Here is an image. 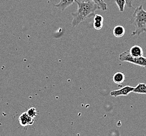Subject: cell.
Instances as JSON below:
<instances>
[{
  "label": "cell",
  "mask_w": 146,
  "mask_h": 136,
  "mask_svg": "<svg viewBox=\"0 0 146 136\" xmlns=\"http://www.w3.org/2000/svg\"><path fill=\"white\" fill-rule=\"evenodd\" d=\"M78 5L77 10L75 13H72L73 17L72 24L73 27L78 26L87 18L94 16L95 12L100 10V7L90 0L78 1L75 0Z\"/></svg>",
  "instance_id": "cell-1"
},
{
  "label": "cell",
  "mask_w": 146,
  "mask_h": 136,
  "mask_svg": "<svg viewBox=\"0 0 146 136\" xmlns=\"http://www.w3.org/2000/svg\"><path fill=\"white\" fill-rule=\"evenodd\" d=\"M130 23L133 24L136 28L131 36H139L143 33H146V11L144 10L143 4L135 9Z\"/></svg>",
  "instance_id": "cell-2"
},
{
  "label": "cell",
  "mask_w": 146,
  "mask_h": 136,
  "mask_svg": "<svg viewBox=\"0 0 146 136\" xmlns=\"http://www.w3.org/2000/svg\"><path fill=\"white\" fill-rule=\"evenodd\" d=\"M119 59L123 62H127L137 66H141L146 69V58L141 57L138 58H133L130 55L129 50H126L120 53Z\"/></svg>",
  "instance_id": "cell-3"
},
{
  "label": "cell",
  "mask_w": 146,
  "mask_h": 136,
  "mask_svg": "<svg viewBox=\"0 0 146 136\" xmlns=\"http://www.w3.org/2000/svg\"><path fill=\"white\" fill-rule=\"evenodd\" d=\"M134 87L126 85L120 89L119 90H114L110 92V95L114 97L119 96H127L129 94L133 92Z\"/></svg>",
  "instance_id": "cell-4"
},
{
  "label": "cell",
  "mask_w": 146,
  "mask_h": 136,
  "mask_svg": "<svg viewBox=\"0 0 146 136\" xmlns=\"http://www.w3.org/2000/svg\"><path fill=\"white\" fill-rule=\"evenodd\" d=\"M19 120L21 126L25 127L27 125H32L34 122V118L30 117L27 112H25L21 115Z\"/></svg>",
  "instance_id": "cell-5"
},
{
  "label": "cell",
  "mask_w": 146,
  "mask_h": 136,
  "mask_svg": "<svg viewBox=\"0 0 146 136\" xmlns=\"http://www.w3.org/2000/svg\"><path fill=\"white\" fill-rule=\"evenodd\" d=\"M130 55L133 58H138L143 57V48L138 45H135L131 47L129 50Z\"/></svg>",
  "instance_id": "cell-6"
},
{
  "label": "cell",
  "mask_w": 146,
  "mask_h": 136,
  "mask_svg": "<svg viewBox=\"0 0 146 136\" xmlns=\"http://www.w3.org/2000/svg\"><path fill=\"white\" fill-rule=\"evenodd\" d=\"M75 0H60V2L55 5V7L61 11H64L67 7L74 3Z\"/></svg>",
  "instance_id": "cell-7"
},
{
  "label": "cell",
  "mask_w": 146,
  "mask_h": 136,
  "mask_svg": "<svg viewBox=\"0 0 146 136\" xmlns=\"http://www.w3.org/2000/svg\"><path fill=\"white\" fill-rule=\"evenodd\" d=\"M113 34L117 38L123 37L125 33V28L121 25H118L115 27L113 30Z\"/></svg>",
  "instance_id": "cell-8"
},
{
  "label": "cell",
  "mask_w": 146,
  "mask_h": 136,
  "mask_svg": "<svg viewBox=\"0 0 146 136\" xmlns=\"http://www.w3.org/2000/svg\"><path fill=\"white\" fill-rule=\"evenodd\" d=\"M125 79V76L123 72H118L113 74V81L116 84L123 83Z\"/></svg>",
  "instance_id": "cell-9"
},
{
  "label": "cell",
  "mask_w": 146,
  "mask_h": 136,
  "mask_svg": "<svg viewBox=\"0 0 146 136\" xmlns=\"http://www.w3.org/2000/svg\"><path fill=\"white\" fill-rule=\"evenodd\" d=\"M133 92L137 94H146V84L143 83H140L134 87V90Z\"/></svg>",
  "instance_id": "cell-10"
},
{
  "label": "cell",
  "mask_w": 146,
  "mask_h": 136,
  "mask_svg": "<svg viewBox=\"0 0 146 136\" xmlns=\"http://www.w3.org/2000/svg\"><path fill=\"white\" fill-rule=\"evenodd\" d=\"M115 3L118 7L119 10L120 12H123L125 10V7L126 4L125 0H115Z\"/></svg>",
  "instance_id": "cell-11"
},
{
  "label": "cell",
  "mask_w": 146,
  "mask_h": 136,
  "mask_svg": "<svg viewBox=\"0 0 146 136\" xmlns=\"http://www.w3.org/2000/svg\"><path fill=\"white\" fill-rule=\"evenodd\" d=\"M94 2L97 5L100 7V9L103 11H106L107 9V4L105 2H102L100 0H90Z\"/></svg>",
  "instance_id": "cell-12"
},
{
  "label": "cell",
  "mask_w": 146,
  "mask_h": 136,
  "mask_svg": "<svg viewBox=\"0 0 146 136\" xmlns=\"http://www.w3.org/2000/svg\"><path fill=\"white\" fill-rule=\"evenodd\" d=\"M27 114L31 117L34 118L35 116H36L37 111L35 108L34 107H32L28 110L27 112Z\"/></svg>",
  "instance_id": "cell-13"
},
{
  "label": "cell",
  "mask_w": 146,
  "mask_h": 136,
  "mask_svg": "<svg viewBox=\"0 0 146 136\" xmlns=\"http://www.w3.org/2000/svg\"><path fill=\"white\" fill-rule=\"evenodd\" d=\"M93 26L94 28L96 30H100L102 28L103 26V23L98 22H94Z\"/></svg>",
  "instance_id": "cell-14"
},
{
  "label": "cell",
  "mask_w": 146,
  "mask_h": 136,
  "mask_svg": "<svg viewBox=\"0 0 146 136\" xmlns=\"http://www.w3.org/2000/svg\"><path fill=\"white\" fill-rule=\"evenodd\" d=\"M103 20H104V18L102 15H99V14H96L95 15L94 22H98L103 23Z\"/></svg>",
  "instance_id": "cell-15"
},
{
  "label": "cell",
  "mask_w": 146,
  "mask_h": 136,
  "mask_svg": "<svg viewBox=\"0 0 146 136\" xmlns=\"http://www.w3.org/2000/svg\"><path fill=\"white\" fill-rule=\"evenodd\" d=\"M126 2V5L128 7L131 8L133 7V0H125Z\"/></svg>",
  "instance_id": "cell-16"
},
{
  "label": "cell",
  "mask_w": 146,
  "mask_h": 136,
  "mask_svg": "<svg viewBox=\"0 0 146 136\" xmlns=\"http://www.w3.org/2000/svg\"><path fill=\"white\" fill-rule=\"evenodd\" d=\"M100 1H102V2H104V0H100Z\"/></svg>",
  "instance_id": "cell-17"
}]
</instances>
